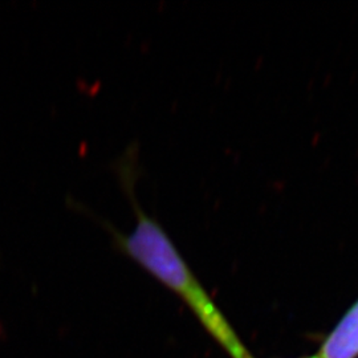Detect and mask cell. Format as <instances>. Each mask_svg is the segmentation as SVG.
Returning a JSON list of instances; mask_svg holds the SVG:
<instances>
[{"label":"cell","instance_id":"obj_2","mask_svg":"<svg viewBox=\"0 0 358 358\" xmlns=\"http://www.w3.org/2000/svg\"><path fill=\"white\" fill-rule=\"evenodd\" d=\"M319 358H358V299L322 340Z\"/></svg>","mask_w":358,"mask_h":358},{"label":"cell","instance_id":"obj_1","mask_svg":"<svg viewBox=\"0 0 358 358\" xmlns=\"http://www.w3.org/2000/svg\"><path fill=\"white\" fill-rule=\"evenodd\" d=\"M137 159L138 150L133 148L128 149L117 164L118 178L133 207L136 223L133 230L125 234L103 222L105 229L112 235V243L121 254L130 257L155 280L177 294L206 332L231 358L250 357L251 353L241 337L198 280L166 230L138 203L134 194V183L138 177Z\"/></svg>","mask_w":358,"mask_h":358},{"label":"cell","instance_id":"obj_3","mask_svg":"<svg viewBox=\"0 0 358 358\" xmlns=\"http://www.w3.org/2000/svg\"><path fill=\"white\" fill-rule=\"evenodd\" d=\"M248 358H254L252 357V355H251V356H250V357ZM299 358H319L317 357V356H316V355H315V356H308V357H299Z\"/></svg>","mask_w":358,"mask_h":358}]
</instances>
